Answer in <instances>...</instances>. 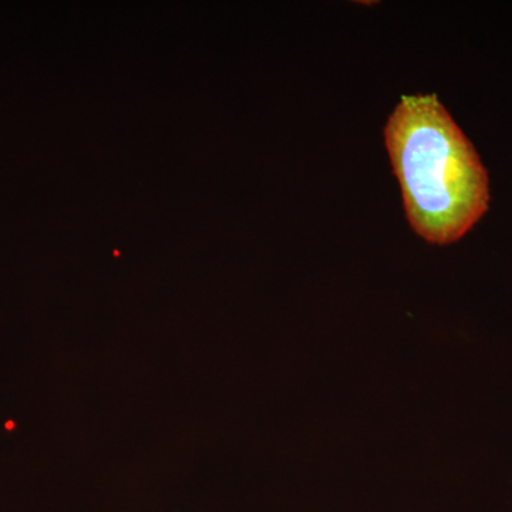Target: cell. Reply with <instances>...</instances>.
I'll return each instance as SVG.
<instances>
[{"label": "cell", "instance_id": "cell-1", "mask_svg": "<svg viewBox=\"0 0 512 512\" xmlns=\"http://www.w3.org/2000/svg\"><path fill=\"white\" fill-rule=\"evenodd\" d=\"M384 140L407 220L424 241L453 244L483 218L490 205L487 170L436 94L403 96Z\"/></svg>", "mask_w": 512, "mask_h": 512}]
</instances>
